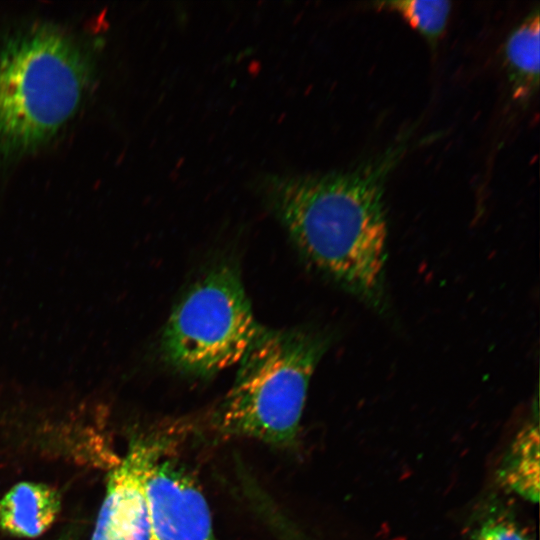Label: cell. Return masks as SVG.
Instances as JSON below:
<instances>
[{"label": "cell", "mask_w": 540, "mask_h": 540, "mask_svg": "<svg viewBox=\"0 0 540 540\" xmlns=\"http://www.w3.org/2000/svg\"><path fill=\"white\" fill-rule=\"evenodd\" d=\"M167 440L158 433L133 439L124 458L108 476L91 540H150L145 485L152 466L167 447Z\"/></svg>", "instance_id": "obj_5"}, {"label": "cell", "mask_w": 540, "mask_h": 540, "mask_svg": "<svg viewBox=\"0 0 540 540\" xmlns=\"http://www.w3.org/2000/svg\"><path fill=\"white\" fill-rule=\"evenodd\" d=\"M475 540H534L524 529L506 520L491 521L484 525Z\"/></svg>", "instance_id": "obj_11"}, {"label": "cell", "mask_w": 540, "mask_h": 540, "mask_svg": "<svg viewBox=\"0 0 540 540\" xmlns=\"http://www.w3.org/2000/svg\"><path fill=\"white\" fill-rule=\"evenodd\" d=\"M91 80L83 49L51 25L0 40V159L50 140L79 108Z\"/></svg>", "instance_id": "obj_2"}, {"label": "cell", "mask_w": 540, "mask_h": 540, "mask_svg": "<svg viewBox=\"0 0 540 540\" xmlns=\"http://www.w3.org/2000/svg\"><path fill=\"white\" fill-rule=\"evenodd\" d=\"M539 8L531 10L508 36L504 62L513 98L526 102L539 88Z\"/></svg>", "instance_id": "obj_8"}, {"label": "cell", "mask_w": 540, "mask_h": 540, "mask_svg": "<svg viewBox=\"0 0 540 540\" xmlns=\"http://www.w3.org/2000/svg\"><path fill=\"white\" fill-rule=\"evenodd\" d=\"M499 479L509 490L532 502L539 495V432L528 423L518 433L499 469Z\"/></svg>", "instance_id": "obj_9"}, {"label": "cell", "mask_w": 540, "mask_h": 540, "mask_svg": "<svg viewBox=\"0 0 540 540\" xmlns=\"http://www.w3.org/2000/svg\"><path fill=\"white\" fill-rule=\"evenodd\" d=\"M60 495L52 487L21 482L0 498V531L17 537H38L54 523Z\"/></svg>", "instance_id": "obj_7"}, {"label": "cell", "mask_w": 540, "mask_h": 540, "mask_svg": "<svg viewBox=\"0 0 540 540\" xmlns=\"http://www.w3.org/2000/svg\"><path fill=\"white\" fill-rule=\"evenodd\" d=\"M145 493L150 540H217L207 501L180 464L160 458L147 476Z\"/></svg>", "instance_id": "obj_6"}, {"label": "cell", "mask_w": 540, "mask_h": 540, "mask_svg": "<svg viewBox=\"0 0 540 540\" xmlns=\"http://www.w3.org/2000/svg\"><path fill=\"white\" fill-rule=\"evenodd\" d=\"M404 152L388 149L344 172L268 176V206L304 258L361 300L384 298L388 224L384 184Z\"/></svg>", "instance_id": "obj_1"}, {"label": "cell", "mask_w": 540, "mask_h": 540, "mask_svg": "<svg viewBox=\"0 0 540 540\" xmlns=\"http://www.w3.org/2000/svg\"><path fill=\"white\" fill-rule=\"evenodd\" d=\"M329 343L316 330L267 329L238 363L231 388L210 414L212 430L292 446L311 378Z\"/></svg>", "instance_id": "obj_3"}, {"label": "cell", "mask_w": 540, "mask_h": 540, "mask_svg": "<svg viewBox=\"0 0 540 540\" xmlns=\"http://www.w3.org/2000/svg\"><path fill=\"white\" fill-rule=\"evenodd\" d=\"M266 330L254 315L236 266L218 264L175 304L159 350L177 372L206 378L238 365Z\"/></svg>", "instance_id": "obj_4"}, {"label": "cell", "mask_w": 540, "mask_h": 540, "mask_svg": "<svg viewBox=\"0 0 540 540\" xmlns=\"http://www.w3.org/2000/svg\"><path fill=\"white\" fill-rule=\"evenodd\" d=\"M55 540H79V533L76 527L65 529Z\"/></svg>", "instance_id": "obj_12"}, {"label": "cell", "mask_w": 540, "mask_h": 540, "mask_svg": "<svg viewBox=\"0 0 540 540\" xmlns=\"http://www.w3.org/2000/svg\"><path fill=\"white\" fill-rule=\"evenodd\" d=\"M377 5L401 16L432 45L443 35L451 12V2L446 0L385 1Z\"/></svg>", "instance_id": "obj_10"}]
</instances>
